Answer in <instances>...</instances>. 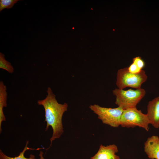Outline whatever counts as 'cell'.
I'll use <instances>...</instances> for the list:
<instances>
[{
    "label": "cell",
    "instance_id": "6da1fadb",
    "mask_svg": "<svg viewBox=\"0 0 159 159\" xmlns=\"http://www.w3.org/2000/svg\"><path fill=\"white\" fill-rule=\"evenodd\" d=\"M47 92L46 97L42 100H38L37 103L42 106L44 110L45 121L47 123L45 131L50 126L52 129V135L50 139L51 146L52 142L59 138L64 132L62 117L64 113L67 111L68 105L65 102L59 103L50 87L47 88Z\"/></svg>",
    "mask_w": 159,
    "mask_h": 159
},
{
    "label": "cell",
    "instance_id": "7a4b0ae2",
    "mask_svg": "<svg viewBox=\"0 0 159 159\" xmlns=\"http://www.w3.org/2000/svg\"><path fill=\"white\" fill-rule=\"evenodd\" d=\"M113 94L116 96L115 103L123 110L136 107L146 94L143 88L127 90L115 88L112 91Z\"/></svg>",
    "mask_w": 159,
    "mask_h": 159
},
{
    "label": "cell",
    "instance_id": "3957f363",
    "mask_svg": "<svg viewBox=\"0 0 159 159\" xmlns=\"http://www.w3.org/2000/svg\"><path fill=\"white\" fill-rule=\"evenodd\" d=\"M147 79L143 70L139 73H132L129 72L126 67L118 70L116 83L119 89H123L129 87L138 89L141 88L142 84Z\"/></svg>",
    "mask_w": 159,
    "mask_h": 159
},
{
    "label": "cell",
    "instance_id": "277c9868",
    "mask_svg": "<svg viewBox=\"0 0 159 159\" xmlns=\"http://www.w3.org/2000/svg\"><path fill=\"white\" fill-rule=\"evenodd\" d=\"M120 125L127 128L138 127L148 131L150 122L147 114L136 107L124 110L120 120Z\"/></svg>",
    "mask_w": 159,
    "mask_h": 159
},
{
    "label": "cell",
    "instance_id": "5b68a950",
    "mask_svg": "<svg viewBox=\"0 0 159 159\" xmlns=\"http://www.w3.org/2000/svg\"><path fill=\"white\" fill-rule=\"evenodd\" d=\"M89 107L103 123L114 127L120 125V119L124 110L121 107L107 108L94 104L90 105Z\"/></svg>",
    "mask_w": 159,
    "mask_h": 159
},
{
    "label": "cell",
    "instance_id": "8992f818",
    "mask_svg": "<svg viewBox=\"0 0 159 159\" xmlns=\"http://www.w3.org/2000/svg\"><path fill=\"white\" fill-rule=\"evenodd\" d=\"M118 152L117 147L115 144L106 146L101 145L97 152L90 159H120L115 154Z\"/></svg>",
    "mask_w": 159,
    "mask_h": 159
},
{
    "label": "cell",
    "instance_id": "52a82bcc",
    "mask_svg": "<svg viewBox=\"0 0 159 159\" xmlns=\"http://www.w3.org/2000/svg\"><path fill=\"white\" fill-rule=\"evenodd\" d=\"M147 115L154 127H159V96L150 101L147 105Z\"/></svg>",
    "mask_w": 159,
    "mask_h": 159
},
{
    "label": "cell",
    "instance_id": "ba28073f",
    "mask_svg": "<svg viewBox=\"0 0 159 159\" xmlns=\"http://www.w3.org/2000/svg\"><path fill=\"white\" fill-rule=\"evenodd\" d=\"M144 150L150 159H159V137L153 135L148 138L144 144Z\"/></svg>",
    "mask_w": 159,
    "mask_h": 159
},
{
    "label": "cell",
    "instance_id": "9c48e42d",
    "mask_svg": "<svg viewBox=\"0 0 159 159\" xmlns=\"http://www.w3.org/2000/svg\"><path fill=\"white\" fill-rule=\"evenodd\" d=\"M7 94L6 86L2 81H0V132L2 131L1 124L6 120L3 112V108L6 107Z\"/></svg>",
    "mask_w": 159,
    "mask_h": 159
},
{
    "label": "cell",
    "instance_id": "30bf717a",
    "mask_svg": "<svg viewBox=\"0 0 159 159\" xmlns=\"http://www.w3.org/2000/svg\"><path fill=\"white\" fill-rule=\"evenodd\" d=\"M145 64L144 61L140 56L136 57L132 59V62L127 67L128 71L132 73L140 72L145 67Z\"/></svg>",
    "mask_w": 159,
    "mask_h": 159
},
{
    "label": "cell",
    "instance_id": "8fae6325",
    "mask_svg": "<svg viewBox=\"0 0 159 159\" xmlns=\"http://www.w3.org/2000/svg\"><path fill=\"white\" fill-rule=\"evenodd\" d=\"M29 141H26L25 147L22 152H20L19 155L16 157H12L8 156L5 155L1 150H0V159H34L35 158L34 155L31 154L28 158H26L24 156L25 152L29 150H33L28 147Z\"/></svg>",
    "mask_w": 159,
    "mask_h": 159
},
{
    "label": "cell",
    "instance_id": "7c38bea8",
    "mask_svg": "<svg viewBox=\"0 0 159 159\" xmlns=\"http://www.w3.org/2000/svg\"><path fill=\"white\" fill-rule=\"evenodd\" d=\"M0 68L7 71L10 73L14 72V68L11 63L6 60L4 54L0 52Z\"/></svg>",
    "mask_w": 159,
    "mask_h": 159
},
{
    "label": "cell",
    "instance_id": "4fadbf2b",
    "mask_svg": "<svg viewBox=\"0 0 159 159\" xmlns=\"http://www.w3.org/2000/svg\"><path fill=\"white\" fill-rule=\"evenodd\" d=\"M19 0H0V11L3 9L12 8L14 5L17 3Z\"/></svg>",
    "mask_w": 159,
    "mask_h": 159
},
{
    "label": "cell",
    "instance_id": "5bb4252c",
    "mask_svg": "<svg viewBox=\"0 0 159 159\" xmlns=\"http://www.w3.org/2000/svg\"><path fill=\"white\" fill-rule=\"evenodd\" d=\"M43 153L42 151H40L39 155V158L38 159H45L43 157ZM34 159H37L35 158Z\"/></svg>",
    "mask_w": 159,
    "mask_h": 159
}]
</instances>
